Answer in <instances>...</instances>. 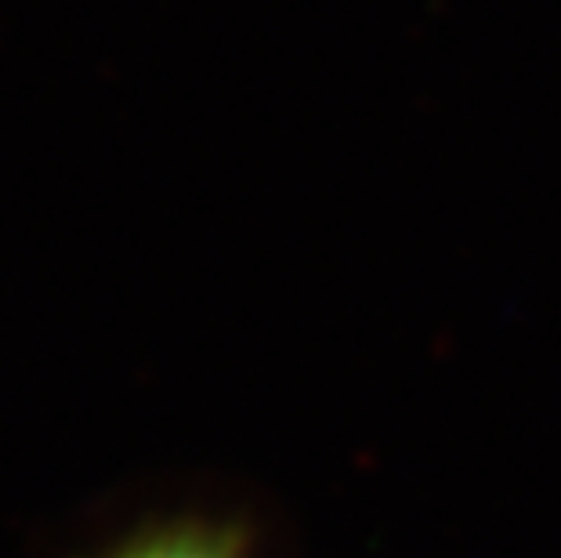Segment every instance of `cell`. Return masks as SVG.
Returning a JSON list of instances; mask_svg holds the SVG:
<instances>
[{
    "label": "cell",
    "instance_id": "cell-1",
    "mask_svg": "<svg viewBox=\"0 0 561 558\" xmlns=\"http://www.w3.org/2000/svg\"><path fill=\"white\" fill-rule=\"evenodd\" d=\"M102 558H250L229 529L203 526V522H171L135 533Z\"/></svg>",
    "mask_w": 561,
    "mask_h": 558
}]
</instances>
